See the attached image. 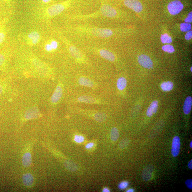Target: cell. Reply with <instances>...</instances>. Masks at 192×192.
Instances as JSON below:
<instances>
[{"label": "cell", "mask_w": 192, "mask_h": 192, "mask_svg": "<svg viewBox=\"0 0 192 192\" xmlns=\"http://www.w3.org/2000/svg\"><path fill=\"white\" fill-rule=\"evenodd\" d=\"M118 15L114 7L101 0L100 8L97 11L89 14L72 15L70 19L74 21H83L90 19L115 18Z\"/></svg>", "instance_id": "obj_1"}, {"label": "cell", "mask_w": 192, "mask_h": 192, "mask_svg": "<svg viewBox=\"0 0 192 192\" xmlns=\"http://www.w3.org/2000/svg\"><path fill=\"white\" fill-rule=\"evenodd\" d=\"M58 37L64 44L70 55L78 64L89 65V62L87 57L82 50L73 44L64 35L58 33Z\"/></svg>", "instance_id": "obj_2"}, {"label": "cell", "mask_w": 192, "mask_h": 192, "mask_svg": "<svg viewBox=\"0 0 192 192\" xmlns=\"http://www.w3.org/2000/svg\"><path fill=\"white\" fill-rule=\"evenodd\" d=\"M74 0H67L64 2L52 5L47 7L44 12V16L51 19L59 16L70 7Z\"/></svg>", "instance_id": "obj_3"}, {"label": "cell", "mask_w": 192, "mask_h": 192, "mask_svg": "<svg viewBox=\"0 0 192 192\" xmlns=\"http://www.w3.org/2000/svg\"><path fill=\"white\" fill-rule=\"evenodd\" d=\"M83 49L108 61L113 62H115L116 60V57L114 54L105 47L88 45L83 47Z\"/></svg>", "instance_id": "obj_4"}, {"label": "cell", "mask_w": 192, "mask_h": 192, "mask_svg": "<svg viewBox=\"0 0 192 192\" xmlns=\"http://www.w3.org/2000/svg\"><path fill=\"white\" fill-rule=\"evenodd\" d=\"M41 40V35L37 31L30 32L25 37L26 43L30 46H34L38 44Z\"/></svg>", "instance_id": "obj_5"}, {"label": "cell", "mask_w": 192, "mask_h": 192, "mask_svg": "<svg viewBox=\"0 0 192 192\" xmlns=\"http://www.w3.org/2000/svg\"><path fill=\"white\" fill-rule=\"evenodd\" d=\"M76 100V102L78 103H87V104L99 105L104 103V102L99 98L88 95L80 96Z\"/></svg>", "instance_id": "obj_6"}, {"label": "cell", "mask_w": 192, "mask_h": 192, "mask_svg": "<svg viewBox=\"0 0 192 192\" xmlns=\"http://www.w3.org/2000/svg\"><path fill=\"white\" fill-rule=\"evenodd\" d=\"M63 91L64 89L62 84L61 83H59L50 98V102L53 104H57L61 100L63 94Z\"/></svg>", "instance_id": "obj_7"}, {"label": "cell", "mask_w": 192, "mask_h": 192, "mask_svg": "<svg viewBox=\"0 0 192 192\" xmlns=\"http://www.w3.org/2000/svg\"><path fill=\"white\" fill-rule=\"evenodd\" d=\"M31 62L35 69L40 73L46 74L49 72L50 69L48 65L41 60L36 58H33Z\"/></svg>", "instance_id": "obj_8"}, {"label": "cell", "mask_w": 192, "mask_h": 192, "mask_svg": "<svg viewBox=\"0 0 192 192\" xmlns=\"http://www.w3.org/2000/svg\"><path fill=\"white\" fill-rule=\"evenodd\" d=\"M183 5L178 0L172 1L168 5V9L170 14L173 15L177 14L183 8Z\"/></svg>", "instance_id": "obj_9"}, {"label": "cell", "mask_w": 192, "mask_h": 192, "mask_svg": "<svg viewBox=\"0 0 192 192\" xmlns=\"http://www.w3.org/2000/svg\"><path fill=\"white\" fill-rule=\"evenodd\" d=\"M124 4L128 8L135 12H140L142 11V5L137 0H124Z\"/></svg>", "instance_id": "obj_10"}, {"label": "cell", "mask_w": 192, "mask_h": 192, "mask_svg": "<svg viewBox=\"0 0 192 192\" xmlns=\"http://www.w3.org/2000/svg\"><path fill=\"white\" fill-rule=\"evenodd\" d=\"M41 116L39 108L36 107H33L29 108L25 112L24 118L25 120H29L38 118Z\"/></svg>", "instance_id": "obj_11"}, {"label": "cell", "mask_w": 192, "mask_h": 192, "mask_svg": "<svg viewBox=\"0 0 192 192\" xmlns=\"http://www.w3.org/2000/svg\"><path fill=\"white\" fill-rule=\"evenodd\" d=\"M180 140L178 136H176L173 138L172 143L171 153L173 157L177 156L180 152Z\"/></svg>", "instance_id": "obj_12"}, {"label": "cell", "mask_w": 192, "mask_h": 192, "mask_svg": "<svg viewBox=\"0 0 192 192\" xmlns=\"http://www.w3.org/2000/svg\"><path fill=\"white\" fill-rule=\"evenodd\" d=\"M138 61L144 67L150 69L153 67V63L150 57L145 55H142L138 57Z\"/></svg>", "instance_id": "obj_13"}, {"label": "cell", "mask_w": 192, "mask_h": 192, "mask_svg": "<svg viewBox=\"0 0 192 192\" xmlns=\"http://www.w3.org/2000/svg\"><path fill=\"white\" fill-rule=\"evenodd\" d=\"M78 84L85 87L93 88L96 87L95 83L92 80L85 76H81L78 78Z\"/></svg>", "instance_id": "obj_14"}, {"label": "cell", "mask_w": 192, "mask_h": 192, "mask_svg": "<svg viewBox=\"0 0 192 192\" xmlns=\"http://www.w3.org/2000/svg\"><path fill=\"white\" fill-rule=\"evenodd\" d=\"M154 170L153 166L149 165L146 166L143 170L142 173V178L145 181L150 180L152 176Z\"/></svg>", "instance_id": "obj_15"}, {"label": "cell", "mask_w": 192, "mask_h": 192, "mask_svg": "<svg viewBox=\"0 0 192 192\" xmlns=\"http://www.w3.org/2000/svg\"><path fill=\"white\" fill-rule=\"evenodd\" d=\"M192 104V99L191 97L189 96L187 97L184 102L183 106V111L186 115H188L191 112Z\"/></svg>", "instance_id": "obj_16"}, {"label": "cell", "mask_w": 192, "mask_h": 192, "mask_svg": "<svg viewBox=\"0 0 192 192\" xmlns=\"http://www.w3.org/2000/svg\"><path fill=\"white\" fill-rule=\"evenodd\" d=\"M93 119L98 122H104L107 119V116L106 113L101 112H95L92 113Z\"/></svg>", "instance_id": "obj_17"}, {"label": "cell", "mask_w": 192, "mask_h": 192, "mask_svg": "<svg viewBox=\"0 0 192 192\" xmlns=\"http://www.w3.org/2000/svg\"><path fill=\"white\" fill-rule=\"evenodd\" d=\"M5 20L0 22V46L3 44L6 38V32L5 29Z\"/></svg>", "instance_id": "obj_18"}, {"label": "cell", "mask_w": 192, "mask_h": 192, "mask_svg": "<svg viewBox=\"0 0 192 192\" xmlns=\"http://www.w3.org/2000/svg\"><path fill=\"white\" fill-rule=\"evenodd\" d=\"M22 180L25 186L27 187L31 186L33 184V176L30 173L25 174L22 177Z\"/></svg>", "instance_id": "obj_19"}, {"label": "cell", "mask_w": 192, "mask_h": 192, "mask_svg": "<svg viewBox=\"0 0 192 192\" xmlns=\"http://www.w3.org/2000/svg\"><path fill=\"white\" fill-rule=\"evenodd\" d=\"M64 165L65 168L70 171H76L78 169V166L76 164L71 161L69 160L65 161Z\"/></svg>", "instance_id": "obj_20"}, {"label": "cell", "mask_w": 192, "mask_h": 192, "mask_svg": "<svg viewBox=\"0 0 192 192\" xmlns=\"http://www.w3.org/2000/svg\"><path fill=\"white\" fill-rule=\"evenodd\" d=\"M22 163L25 167H29L31 163V154L29 152L25 153L22 158Z\"/></svg>", "instance_id": "obj_21"}, {"label": "cell", "mask_w": 192, "mask_h": 192, "mask_svg": "<svg viewBox=\"0 0 192 192\" xmlns=\"http://www.w3.org/2000/svg\"><path fill=\"white\" fill-rule=\"evenodd\" d=\"M127 81L124 77L118 78L117 82V87L118 90L122 91L124 89L127 85Z\"/></svg>", "instance_id": "obj_22"}, {"label": "cell", "mask_w": 192, "mask_h": 192, "mask_svg": "<svg viewBox=\"0 0 192 192\" xmlns=\"http://www.w3.org/2000/svg\"><path fill=\"white\" fill-rule=\"evenodd\" d=\"M161 87L164 91H170L173 88V83L170 81L164 82L161 83Z\"/></svg>", "instance_id": "obj_23"}, {"label": "cell", "mask_w": 192, "mask_h": 192, "mask_svg": "<svg viewBox=\"0 0 192 192\" xmlns=\"http://www.w3.org/2000/svg\"><path fill=\"white\" fill-rule=\"evenodd\" d=\"M119 133L118 128L113 127L112 129L110 132V137L111 140L113 141H117L119 138Z\"/></svg>", "instance_id": "obj_24"}, {"label": "cell", "mask_w": 192, "mask_h": 192, "mask_svg": "<svg viewBox=\"0 0 192 192\" xmlns=\"http://www.w3.org/2000/svg\"><path fill=\"white\" fill-rule=\"evenodd\" d=\"M44 49L46 52L48 53H53L55 52L52 45L50 43L49 39L44 44Z\"/></svg>", "instance_id": "obj_25"}, {"label": "cell", "mask_w": 192, "mask_h": 192, "mask_svg": "<svg viewBox=\"0 0 192 192\" xmlns=\"http://www.w3.org/2000/svg\"><path fill=\"white\" fill-rule=\"evenodd\" d=\"M180 28L181 31L183 32H187L191 29V25L190 24L187 23H183L180 25Z\"/></svg>", "instance_id": "obj_26"}, {"label": "cell", "mask_w": 192, "mask_h": 192, "mask_svg": "<svg viewBox=\"0 0 192 192\" xmlns=\"http://www.w3.org/2000/svg\"><path fill=\"white\" fill-rule=\"evenodd\" d=\"M161 40L163 44H169L172 42L171 37L166 34L161 35Z\"/></svg>", "instance_id": "obj_27"}, {"label": "cell", "mask_w": 192, "mask_h": 192, "mask_svg": "<svg viewBox=\"0 0 192 192\" xmlns=\"http://www.w3.org/2000/svg\"><path fill=\"white\" fill-rule=\"evenodd\" d=\"M6 57L3 53H0V69H2L6 65Z\"/></svg>", "instance_id": "obj_28"}, {"label": "cell", "mask_w": 192, "mask_h": 192, "mask_svg": "<svg viewBox=\"0 0 192 192\" xmlns=\"http://www.w3.org/2000/svg\"><path fill=\"white\" fill-rule=\"evenodd\" d=\"M162 49L164 51L169 53H173L175 50H174V47L170 45H166L163 46Z\"/></svg>", "instance_id": "obj_29"}, {"label": "cell", "mask_w": 192, "mask_h": 192, "mask_svg": "<svg viewBox=\"0 0 192 192\" xmlns=\"http://www.w3.org/2000/svg\"><path fill=\"white\" fill-rule=\"evenodd\" d=\"M152 109L153 113H156L157 112L158 108V102L157 101L155 100L151 103L150 106Z\"/></svg>", "instance_id": "obj_30"}, {"label": "cell", "mask_w": 192, "mask_h": 192, "mask_svg": "<svg viewBox=\"0 0 192 192\" xmlns=\"http://www.w3.org/2000/svg\"><path fill=\"white\" fill-rule=\"evenodd\" d=\"M129 143V141L127 139H123L121 141V142L119 144V146L121 148H123L127 146Z\"/></svg>", "instance_id": "obj_31"}, {"label": "cell", "mask_w": 192, "mask_h": 192, "mask_svg": "<svg viewBox=\"0 0 192 192\" xmlns=\"http://www.w3.org/2000/svg\"><path fill=\"white\" fill-rule=\"evenodd\" d=\"M84 138L83 136H81L75 135L74 140L76 142L78 143H80L83 142Z\"/></svg>", "instance_id": "obj_32"}, {"label": "cell", "mask_w": 192, "mask_h": 192, "mask_svg": "<svg viewBox=\"0 0 192 192\" xmlns=\"http://www.w3.org/2000/svg\"><path fill=\"white\" fill-rule=\"evenodd\" d=\"M128 185V183L127 182L123 181L119 184V185H118V187L121 190H123V189L127 188Z\"/></svg>", "instance_id": "obj_33"}, {"label": "cell", "mask_w": 192, "mask_h": 192, "mask_svg": "<svg viewBox=\"0 0 192 192\" xmlns=\"http://www.w3.org/2000/svg\"><path fill=\"white\" fill-rule=\"evenodd\" d=\"M185 185L188 188L192 190V179H188L185 182Z\"/></svg>", "instance_id": "obj_34"}, {"label": "cell", "mask_w": 192, "mask_h": 192, "mask_svg": "<svg viewBox=\"0 0 192 192\" xmlns=\"http://www.w3.org/2000/svg\"><path fill=\"white\" fill-rule=\"evenodd\" d=\"M192 21V12H190L188 15L187 17L185 20V22L186 23H190Z\"/></svg>", "instance_id": "obj_35"}, {"label": "cell", "mask_w": 192, "mask_h": 192, "mask_svg": "<svg viewBox=\"0 0 192 192\" xmlns=\"http://www.w3.org/2000/svg\"><path fill=\"white\" fill-rule=\"evenodd\" d=\"M153 112L151 108L150 107L147 108L146 114L148 117H151L153 114Z\"/></svg>", "instance_id": "obj_36"}, {"label": "cell", "mask_w": 192, "mask_h": 192, "mask_svg": "<svg viewBox=\"0 0 192 192\" xmlns=\"http://www.w3.org/2000/svg\"><path fill=\"white\" fill-rule=\"evenodd\" d=\"M192 36V31L188 32L186 34L185 36V39L186 40H190L191 39Z\"/></svg>", "instance_id": "obj_37"}, {"label": "cell", "mask_w": 192, "mask_h": 192, "mask_svg": "<svg viewBox=\"0 0 192 192\" xmlns=\"http://www.w3.org/2000/svg\"><path fill=\"white\" fill-rule=\"evenodd\" d=\"M94 145V143H90L89 144H87V145L85 147L87 149H90L93 147V146Z\"/></svg>", "instance_id": "obj_38"}, {"label": "cell", "mask_w": 192, "mask_h": 192, "mask_svg": "<svg viewBox=\"0 0 192 192\" xmlns=\"http://www.w3.org/2000/svg\"><path fill=\"white\" fill-rule=\"evenodd\" d=\"M188 168L192 170V160H191L188 163Z\"/></svg>", "instance_id": "obj_39"}, {"label": "cell", "mask_w": 192, "mask_h": 192, "mask_svg": "<svg viewBox=\"0 0 192 192\" xmlns=\"http://www.w3.org/2000/svg\"><path fill=\"white\" fill-rule=\"evenodd\" d=\"M3 92V88L2 85L0 84V95L2 94V93Z\"/></svg>", "instance_id": "obj_40"}, {"label": "cell", "mask_w": 192, "mask_h": 192, "mask_svg": "<svg viewBox=\"0 0 192 192\" xmlns=\"http://www.w3.org/2000/svg\"><path fill=\"white\" fill-rule=\"evenodd\" d=\"M51 1V0H42L44 3H47Z\"/></svg>", "instance_id": "obj_41"}, {"label": "cell", "mask_w": 192, "mask_h": 192, "mask_svg": "<svg viewBox=\"0 0 192 192\" xmlns=\"http://www.w3.org/2000/svg\"><path fill=\"white\" fill-rule=\"evenodd\" d=\"M103 192H110V191H109V190H108V188H105L103 189Z\"/></svg>", "instance_id": "obj_42"}, {"label": "cell", "mask_w": 192, "mask_h": 192, "mask_svg": "<svg viewBox=\"0 0 192 192\" xmlns=\"http://www.w3.org/2000/svg\"><path fill=\"white\" fill-rule=\"evenodd\" d=\"M133 191H134V190L132 189H130L127 191V192H132Z\"/></svg>", "instance_id": "obj_43"}, {"label": "cell", "mask_w": 192, "mask_h": 192, "mask_svg": "<svg viewBox=\"0 0 192 192\" xmlns=\"http://www.w3.org/2000/svg\"><path fill=\"white\" fill-rule=\"evenodd\" d=\"M190 146L191 148H192V141H191L190 143Z\"/></svg>", "instance_id": "obj_44"}, {"label": "cell", "mask_w": 192, "mask_h": 192, "mask_svg": "<svg viewBox=\"0 0 192 192\" xmlns=\"http://www.w3.org/2000/svg\"><path fill=\"white\" fill-rule=\"evenodd\" d=\"M3 1L8 2L10 1V0H3Z\"/></svg>", "instance_id": "obj_45"}, {"label": "cell", "mask_w": 192, "mask_h": 192, "mask_svg": "<svg viewBox=\"0 0 192 192\" xmlns=\"http://www.w3.org/2000/svg\"><path fill=\"white\" fill-rule=\"evenodd\" d=\"M192 67H191V72H192Z\"/></svg>", "instance_id": "obj_46"}]
</instances>
